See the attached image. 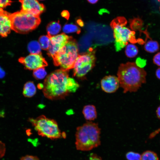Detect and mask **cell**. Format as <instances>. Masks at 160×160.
<instances>
[{
	"mask_svg": "<svg viewBox=\"0 0 160 160\" xmlns=\"http://www.w3.org/2000/svg\"><path fill=\"white\" fill-rule=\"evenodd\" d=\"M29 120L38 134L41 136L53 139L61 136L62 134L57 124L53 119L41 115L36 119L30 118Z\"/></svg>",
	"mask_w": 160,
	"mask_h": 160,
	"instance_id": "7",
	"label": "cell"
},
{
	"mask_svg": "<svg viewBox=\"0 0 160 160\" xmlns=\"http://www.w3.org/2000/svg\"><path fill=\"white\" fill-rule=\"evenodd\" d=\"M68 71L57 70L48 75L44 80L43 92L47 98L52 100L63 99L69 94L67 84Z\"/></svg>",
	"mask_w": 160,
	"mask_h": 160,
	"instance_id": "2",
	"label": "cell"
},
{
	"mask_svg": "<svg viewBox=\"0 0 160 160\" xmlns=\"http://www.w3.org/2000/svg\"><path fill=\"white\" fill-rule=\"evenodd\" d=\"M95 50L90 49L86 52L79 55L74 64L73 75L78 78L84 77L95 65Z\"/></svg>",
	"mask_w": 160,
	"mask_h": 160,
	"instance_id": "8",
	"label": "cell"
},
{
	"mask_svg": "<svg viewBox=\"0 0 160 160\" xmlns=\"http://www.w3.org/2000/svg\"><path fill=\"white\" fill-rule=\"evenodd\" d=\"M79 87L78 84L73 79L68 78L67 82V89L69 93L74 92Z\"/></svg>",
	"mask_w": 160,
	"mask_h": 160,
	"instance_id": "23",
	"label": "cell"
},
{
	"mask_svg": "<svg viewBox=\"0 0 160 160\" xmlns=\"http://www.w3.org/2000/svg\"><path fill=\"white\" fill-rule=\"evenodd\" d=\"M99 0H87L88 2L91 4H95L97 3Z\"/></svg>",
	"mask_w": 160,
	"mask_h": 160,
	"instance_id": "39",
	"label": "cell"
},
{
	"mask_svg": "<svg viewBox=\"0 0 160 160\" xmlns=\"http://www.w3.org/2000/svg\"></svg>",
	"mask_w": 160,
	"mask_h": 160,
	"instance_id": "42",
	"label": "cell"
},
{
	"mask_svg": "<svg viewBox=\"0 0 160 160\" xmlns=\"http://www.w3.org/2000/svg\"><path fill=\"white\" fill-rule=\"evenodd\" d=\"M61 16L63 17L68 20L70 17V14L68 11L66 10H63L61 13Z\"/></svg>",
	"mask_w": 160,
	"mask_h": 160,
	"instance_id": "33",
	"label": "cell"
},
{
	"mask_svg": "<svg viewBox=\"0 0 160 160\" xmlns=\"http://www.w3.org/2000/svg\"><path fill=\"white\" fill-rule=\"evenodd\" d=\"M82 113L85 119L89 121L94 120L97 117L96 108L93 105L85 106L83 109Z\"/></svg>",
	"mask_w": 160,
	"mask_h": 160,
	"instance_id": "14",
	"label": "cell"
},
{
	"mask_svg": "<svg viewBox=\"0 0 160 160\" xmlns=\"http://www.w3.org/2000/svg\"><path fill=\"white\" fill-rule=\"evenodd\" d=\"M36 92V87L33 82L29 81L25 83L23 87V92L24 96L31 97L35 95Z\"/></svg>",
	"mask_w": 160,
	"mask_h": 160,
	"instance_id": "16",
	"label": "cell"
},
{
	"mask_svg": "<svg viewBox=\"0 0 160 160\" xmlns=\"http://www.w3.org/2000/svg\"><path fill=\"white\" fill-rule=\"evenodd\" d=\"M160 132V128L156 130L155 131L151 133L150 136L149 138H152L154 137L157 134L159 133Z\"/></svg>",
	"mask_w": 160,
	"mask_h": 160,
	"instance_id": "34",
	"label": "cell"
},
{
	"mask_svg": "<svg viewBox=\"0 0 160 160\" xmlns=\"http://www.w3.org/2000/svg\"><path fill=\"white\" fill-rule=\"evenodd\" d=\"M141 156L138 153L129 151L126 154V157L128 160H140Z\"/></svg>",
	"mask_w": 160,
	"mask_h": 160,
	"instance_id": "26",
	"label": "cell"
},
{
	"mask_svg": "<svg viewBox=\"0 0 160 160\" xmlns=\"http://www.w3.org/2000/svg\"><path fill=\"white\" fill-rule=\"evenodd\" d=\"M88 160H102L101 157L94 153H91Z\"/></svg>",
	"mask_w": 160,
	"mask_h": 160,
	"instance_id": "32",
	"label": "cell"
},
{
	"mask_svg": "<svg viewBox=\"0 0 160 160\" xmlns=\"http://www.w3.org/2000/svg\"><path fill=\"white\" fill-rule=\"evenodd\" d=\"M10 18L12 30L22 34L27 33L34 29L41 22L39 16L21 11L11 13Z\"/></svg>",
	"mask_w": 160,
	"mask_h": 160,
	"instance_id": "6",
	"label": "cell"
},
{
	"mask_svg": "<svg viewBox=\"0 0 160 160\" xmlns=\"http://www.w3.org/2000/svg\"><path fill=\"white\" fill-rule=\"evenodd\" d=\"M140 160H159L157 154L153 151H147L141 156Z\"/></svg>",
	"mask_w": 160,
	"mask_h": 160,
	"instance_id": "21",
	"label": "cell"
},
{
	"mask_svg": "<svg viewBox=\"0 0 160 160\" xmlns=\"http://www.w3.org/2000/svg\"><path fill=\"white\" fill-rule=\"evenodd\" d=\"M135 63L138 67L143 68L146 65V61L143 59L138 57L136 60Z\"/></svg>",
	"mask_w": 160,
	"mask_h": 160,
	"instance_id": "27",
	"label": "cell"
},
{
	"mask_svg": "<svg viewBox=\"0 0 160 160\" xmlns=\"http://www.w3.org/2000/svg\"><path fill=\"white\" fill-rule=\"evenodd\" d=\"M77 44L72 38L52 58L54 65L68 71L73 68L79 55Z\"/></svg>",
	"mask_w": 160,
	"mask_h": 160,
	"instance_id": "5",
	"label": "cell"
},
{
	"mask_svg": "<svg viewBox=\"0 0 160 160\" xmlns=\"http://www.w3.org/2000/svg\"><path fill=\"white\" fill-rule=\"evenodd\" d=\"M127 20L123 17H118L111 22L110 25L113 32L115 46L116 51H119L124 47L129 42L132 44L138 42L144 43L142 39H137L135 32L125 27Z\"/></svg>",
	"mask_w": 160,
	"mask_h": 160,
	"instance_id": "4",
	"label": "cell"
},
{
	"mask_svg": "<svg viewBox=\"0 0 160 160\" xmlns=\"http://www.w3.org/2000/svg\"></svg>",
	"mask_w": 160,
	"mask_h": 160,
	"instance_id": "41",
	"label": "cell"
},
{
	"mask_svg": "<svg viewBox=\"0 0 160 160\" xmlns=\"http://www.w3.org/2000/svg\"></svg>",
	"mask_w": 160,
	"mask_h": 160,
	"instance_id": "43",
	"label": "cell"
},
{
	"mask_svg": "<svg viewBox=\"0 0 160 160\" xmlns=\"http://www.w3.org/2000/svg\"><path fill=\"white\" fill-rule=\"evenodd\" d=\"M156 75L157 78L160 80V67L156 70Z\"/></svg>",
	"mask_w": 160,
	"mask_h": 160,
	"instance_id": "37",
	"label": "cell"
},
{
	"mask_svg": "<svg viewBox=\"0 0 160 160\" xmlns=\"http://www.w3.org/2000/svg\"><path fill=\"white\" fill-rule=\"evenodd\" d=\"M72 38L63 33L50 37V43L47 54L53 58Z\"/></svg>",
	"mask_w": 160,
	"mask_h": 160,
	"instance_id": "10",
	"label": "cell"
},
{
	"mask_svg": "<svg viewBox=\"0 0 160 160\" xmlns=\"http://www.w3.org/2000/svg\"><path fill=\"white\" fill-rule=\"evenodd\" d=\"M138 49L137 47L133 44H128L125 48V53L129 58L135 57L138 54Z\"/></svg>",
	"mask_w": 160,
	"mask_h": 160,
	"instance_id": "19",
	"label": "cell"
},
{
	"mask_svg": "<svg viewBox=\"0 0 160 160\" xmlns=\"http://www.w3.org/2000/svg\"><path fill=\"white\" fill-rule=\"evenodd\" d=\"M143 24L142 20L139 18H135L130 21V26L133 30H139L141 28Z\"/></svg>",
	"mask_w": 160,
	"mask_h": 160,
	"instance_id": "24",
	"label": "cell"
},
{
	"mask_svg": "<svg viewBox=\"0 0 160 160\" xmlns=\"http://www.w3.org/2000/svg\"><path fill=\"white\" fill-rule=\"evenodd\" d=\"M145 50L150 53H154L159 49V45L158 42L152 40L146 42L144 46Z\"/></svg>",
	"mask_w": 160,
	"mask_h": 160,
	"instance_id": "17",
	"label": "cell"
},
{
	"mask_svg": "<svg viewBox=\"0 0 160 160\" xmlns=\"http://www.w3.org/2000/svg\"><path fill=\"white\" fill-rule=\"evenodd\" d=\"M12 2L11 0H0V9H3L10 5Z\"/></svg>",
	"mask_w": 160,
	"mask_h": 160,
	"instance_id": "28",
	"label": "cell"
},
{
	"mask_svg": "<svg viewBox=\"0 0 160 160\" xmlns=\"http://www.w3.org/2000/svg\"><path fill=\"white\" fill-rule=\"evenodd\" d=\"M100 129L97 124L88 121L76 129V148L77 150L87 151L100 145Z\"/></svg>",
	"mask_w": 160,
	"mask_h": 160,
	"instance_id": "3",
	"label": "cell"
},
{
	"mask_svg": "<svg viewBox=\"0 0 160 160\" xmlns=\"http://www.w3.org/2000/svg\"><path fill=\"white\" fill-rule=\"evenodd\" d=\"M76 22L79 25L81 26H82L84 25V22L80 18L77 20Z\"/></svg>",
	"mask_w": 160,
	"mask_h": 160,
	"instance_id": "36",
	"label": "cell"
},
{
	"mask_svg": "<svg viewBox=\"0 0 160 160\" xmlns=\"http://www.w3.org/2000/svg\"><path fill=\"white\" fill-rule=\"evenodd\" d=\"M146 75L143 68L138 67L135 63L130 62L121 64L117 73L120 86L124 93L137 91L145 83Z\"/></svg>",
	"mask_w": 160,
	"mask_h": 160,
	"instance_id": "1",
	"label": "cell"
},
{
	"mask_svg": "<svg viewBox=\"0 0 160 160\" xmlns=\"http://www.w3.org/2000/svg\"><path fill=\"white\" fill-rule=\"evenodd\" d=\"M33 76L37 79H41L46 76L47 73L44 68H41L34 70Z\"/></svg>",
	"mask_w": 160,
	"mask_h": 160,
	"instance_id": "25",
	"label": "cell"
},
{
	"mask_svg": "<svg viewBox=\"0 0 160 160\" xmlns=\"http://www.w3.org/2000/svg\"><path fill=\"white\" fill-rule=\"evenodd\" d=\"M159 2H160V0H157Z\"/></svg>",
	"mask_w": 160,
	"mask_h": 160,
	"instance_id": "40",
	"label": "cell"
},
{
	"mask_svg": "<svg viewBox=\"0 0 160 160\" xmlns=\"http://www.w3.org/2000/svg\"><path fill=\"white\" fill-rule=\"evenodd\" d=\"M11 14L2 9H0V35L2 37L7 36L12 30Z\"/></svg>",
	"mask_w": 160,
	"mask_h": 160,
	"instance_id": "13",
	"label": "cell"
},
{
	"mask_svg": "<svg viewBox=\"0 0 160 160\" xmlns=\"http://www.w3.org/2000/svg\"><path fill=\"white\" fill-rule=\"evenodd\" d=\"M28 49L31 54H41V47L39 42L36 41L30 42L28 45Z\"/></svg>",
	"mask_w": 160,
	"mask_h": 160,
	"instance_id": "18",
	"label": "cell"
},
{
	"mask_svg": "<svg viewBox=\"0 0 160 160\" xmlns=\"http://www.w3.org/2000/svg\"><path fill=\"white\" fill-rule=\"evenodd\" d=\"M20 160H39V159L36 156L27 155L22 157Z\"/></svg>",
	"mask_w": 160,
	"mask_h": 160,
	"instance_id": "31",
	"label": "cell"
},
{
	"mask_svg": "<svg viewBox=\"0 0 160 160\" xmlns=\"http://www.w3.org/2000/svg\"><path fill=\"white\" fill-rule=\"evenodd\" d=\"M153 62L154 64L160 67V52H158L154 56Z\"/></svg>",
	"mask_w": 160,
	"mask_h": 160,
	"instance_id": "29",
	"label": "cell"
},
{
	"mask_svg": "<svg viewBox=\"0 0 160 160\" xmlns=\"http://www.w3.org/2000/svg\"><path fill=\"white\" fill-rule=\"evenodd\" d=\"M19 61L23 65L25 68L34 70L47 65V62L41 54H31L25 57L20 58Z\"/></svg>",
	"mask_w": 160,
	"mask_h": 160,
	"instance_id": "9",
	"label": "cell"
},
{
	"mask_svg": "<svg viewBox=\"0 0 160 160\" xmlns=\"http://www.w3.org/2000/svg\"><path fill=\"white\" fill-rule=\"evenodd\" d=\"M5 151L6 148L4 144L0 141V158L4 156Z\"/></svg>",
	"mask_w": 160,
	"mask_h": 160,
	"instance_id": "30",
	"label": "cell"
},
{
	"mask_svg": "<svg viewBox=\"0 0 160 160\" xmlns=\"http://www.w3.org/2000/svg\"><path fill=\"white\" fill-rule=\"evenodd\" d=\"M5 72L0 66V79L3 78L5 76Z\"/></svg>",
	"mask_w": 160,
	"mask_h": 160,
	"instance_id": "35",
	"label": "cell"
},
{
	"mask_svg": "<svg viewBox=\"0 0 160 160\" xmlns=\"http://www.w3.org/2000/svg\"><path fill=\"white\" fill-rule=\"evenodd\" d=\"M19 1L21 4V11L36 16H39L46 10L44 5L37 0H19Z\"/></svg>",
	"mask_w": 160,
	"mask_h": 160,
	"instance_id": "11",
	"label": "cell"
},
{
	"mask_svg": "<svg viewBox=\"0 0 160 160\" xmlns=\"http://www.w3.org/2000/svg\"><path fill=\"white\" fill-rule=\"evenodd\" d=\"M39 41L41 48L47 50L50 44V37L48 35L42 36L39 37Z\"/></svg>",
	"mask_w": 160,
	"mask_h": 160,
	"instance_id": "22",
	"label": "cell"
},
{
	"mask_svg": "<svg viewBox=\"0 0 160 160\" xmlns=\"http://www.w3.org/2000/svg\"><path fill=\"white\" fill-rule=\"evenodd\" d=\"M156 113L158 118L160 119V105L157 109Z\"/></svg>",
	"mask_w": 160,
	"mask_h": 160,
	"instance_id": "38",
	"label": "cell"
},
{
	"mask_svg": "<svg viewBox=\"0 0 160 160\" xmlns=\"http://www.w3.org/2000/svg\"><path fill=\"white\" fill-rule=\"evenodd\" d=\"M100 84L103 90L109 93L115 92L120 86L118 78L111 75L103 77L101 81Z\"/></svg>",
	"mask_w": 160,
	"mask_h": 160,
	"instance_id": "12",
	"label": "cell"
},
{
	"mask_svg": "<svg viewBox=\"0 0 160 160\" xmlns=\"http://www.w3.org/2000/svg\"><path fill=\"white\" fill-rule=\"evenodd\" d=\"M63 31L66 33L76 32L79 34L80 32L81 29L76 25L71 23L65 25L63 28Z\"/></svg>",
	"mask_w": 160,
	"mask_h": 160,
	"instance_id": "20",
	"label": "cell"
},
{
	"mask_svg": "<svg viewBox=\"0 0 160 160\" xmlns=\"http://www.w3.org/2000/svg\"><path fill=\"white\" fill-rule=\"evenodd\" d=\"M61 30V26L58 21L52 22L47 27V35L49 37L56 35Z\"/></svg>",
	"mask_w": 160,
	"mask_h": 160,
	"instance_id": "15",
	"label": "cell"
}]
</instances>
